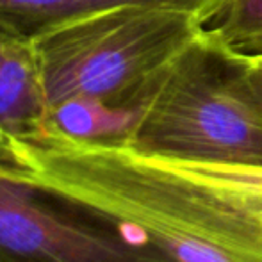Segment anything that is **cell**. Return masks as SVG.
Masks as SVG:
<instances>
[{
  "label": "cell",
  "instance_id": "6da1fadb",
  "mask_svg": "<svg viewBox=\"0 0 262 262\" xmlns=\"http://www.w3.org/2000/svg\"><path fill=\"white\" fill-rule=\"evenodd\" d=\"M14 164L104 209L164 262H262L259 214L161 159L49 138Z\"/></svg>",
  "mask_w": 262,
  "mask_h": 262
},
{
  "label": "cell",
  "instance_id": "30bf717a",
  "mask_svg": "<svg viewBox=\"0 0 262 262\" xmlns=\"http://www.w3.org/2000/svg\"><path fill=\"white\" fill-rule=\"evenodd\" d=\"M237 86L262 111V61L245 62L237 77Z\"/></svg>",
  "mask_w": 262,
  "mask_h": 262
},
{
  "label": "cell",
  "instance_id": "9c48e42d",
  "mask_svg": "<svg viewBox=\"0 0 262 262\" xmlns=\"http://www.w3.org/2000/svg\"><path fill=\"white\" fill-rule=\"evenodd\" d=\"M164 162L214 189L221 191L230 200L262 216V168L200 164V162Z\"/></svg>",
  "mask_w": 262,
  "mask_h": 262
},
{
  "label": "cell",
  "instance_id": "5b68a950",
  "mask_svg": "<svg viewBox=\"0 0 262 262\" xmlns=\"http://www.w3.org/2000/svg\"><path fill=\"white\" fill-rule=\"evenodd\" d=\"M50 136V105L34 39L0 24V161Z\"/></svg>",
  "mask_w": 262,
  "mask_h": 262
},
{
  "label": "cell",
  "instance_id": "8fae6325",
  "mask_svg": "<svg viewBox=\"0 0 262 262\" xmlns=\"http://www.w3.org/2000/svg\"><path fill=\"white\" fill-rule=\"evenodd\" d=\"M260 220H262V216H260Z\"/></svg>",
  "mask_w": 262,
  "mask_h": 262
},
{
  "label": "cell",
  "instance_id": "3957f363",
  "mask_svg": "<svg viewBox=\"0 0 262 262\" xmlns=\"http://www.w3.org/2000/svg\"><path fill=\"white\" fill-rule=\"evenodd\" d=\"M245 62L200 34L143 104L127 146L161 161L262 168V111L237 86Z\"/></svg>",
  "mask_w": 262,
  "mask_h": 262
},
{
  "label": "cell",
  "instance_id": "52a82bcc",
  "mask_svg": "<svg viewBox=\"0 0 262 262\" xmlns=\"http://www.w3.org/2000/svg\"><path fill=\"white\" fill-rule=\"evenodd\" d=\"M139 116L141 107L113 105L98 98L72 97L50 107L49 138L79 145L127 146Z\"/></svg>",
  "mask_w": 262,
  "mask_h": 262
},
{
  "label": "cell",
  "instance_id": "7a4b0ae2",
  "mask_svg": "<svg viewBox=\"0 0 262 262\" xmlns=\"http://www.w3.org/2000/svg\"><path fill=\"white\" fill-rule=\"evenodd\" d=\"M198 36L194 14L148 6L116 7L59 25L34 38L49 105L90 97L143 107Z\"/></svg>",
  "mask_w": 262,
  "mask_h": 262
},
{
  "label": "cell",
  "instance_id": "ba28073f",
  "mask_svg": "<svg viewBox=\"0 0 262 262\" xmlns=\"http://www.w3.org/2000/svg\"><path fill=\"white\" fill-rule=\"evenodd\" d=\"M200 34L246 62L262 61V0H216Z\"/></svg>",
  "mask_w": 262,
  "mask_h": 262
},
{
  "label": "cell",
  "instance_id": "277c9868",
  "mask_svg": "<svg viewBox=\"0 0 262 262\" xmlns=\"http://www.w3.org/2000/svg\"><path fill=\"white\" fill-rule=\"evenodd\" d=\"M0 262H164L123 223L27 166L0 161Z\"/></svg>",
  "mask_w": 262,
  "mask_h": 262
},
{
  "label": "cell",
  "instance_id": "8992f818",
  "mask_svg": "<svg viewBox=\"0 0 262 262\" xmlns=\"http://www.w3.org/2000/svg\"><path fill=\"white\" fill-rule=\"evenodd\" d=\"M216 0H0V24L27 38H38L59 25L123 6L177 9L200 20Z\"/></svg>",
  "mask_w": 262,
  "mask_h": 262
}]
</instances>
